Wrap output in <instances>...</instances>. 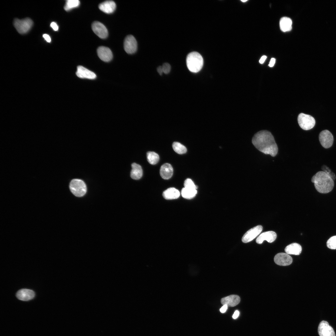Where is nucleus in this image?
Returning a JSON list of instances; mask_svg holds the SVG:
<instances>
[{
  "mask_svg": "<svg viewBox=\"0 0 336 336\" xmlns=\"http://www.w3.org/2000/svg\"><path fill=\"white\" fill-rule=\"evenodd\" d=\"M186 65L188 69L191 72H197L201 69L203 65V59L198 52H193L187 55Z\"/></svg>",
  "mask_w": 336,
  "mask_h": 336,
  "instance_id": "obj_3",
  "label": "nucleus"
},
{
  "mask_svg": "<svg viewBox=\"0 0 336 336\" xmlns=\"http://www.w3.org/2000/svg\"><path fill=\"white\" fill-rule=\"evenodd\" d=\"M275 62V59L274 58H272L270 60L268 66L270 67H273L274 66Z\"/></svg>",
  "mask_w": 336,
  "mask_h": 336,
  "instance_id": "obj_35",
  "label": "nucleus"
},
{
  "mask_svg": "<svg viewBox=\"0 0 336 336\" xmlns=\"http://www.w3.org/2000/svg\"><path fill=\"white\" fill-rule=\"evenodd\" d=\"M321 168L323 171L325 172L333 180H335L336 179L335 175L331 171L329 167L325 165H323Z\"/></svg>",
  "mask_w": 336,
  "mask_h": 336,
  "instance_id": "obj_30",
  "label": "nucleus"
},
{
  "mask_svg": "<svg viewBox=\"0 0 336 336\" xmlns=\"http://www.w3.org/2000/svg\"><path fill=\"white\" fill-rule=\"evenodd\" d=\"M228 306L226 305H223V306L220 309V311L222 313H225L227 309Z\"/></svg>",
  "mask_w": 336,
  "mask_h": 336,
  "instance_id": "obj_33",
  "label": "nucleus"
},
{
  "mask_svg": "<svg viewBox=\"0 0 336 336\" xmlns=\"http://www.w3.org/2000/svg\"><path fill=\"white\" fill-rule=\"evenodd\" d=\"M318 333L320 336H335L332 327L327 321H321L318 326Z\"/></svg>",
  "mask_w": 336,
  "mask_h": 336,
  "instance_id": "obj_10",
  "label": "nucleus"
},
{
  "mask_svg": "<svg viewBox=\"0 0 336 336\" xmlns=\"http://www.w3.org/2000/svg\"><path fill=\"white\" fill-rule=\"evenodd\" d=\"M138 44L135 37L132 35H129L125 38L124 47L125 52L128 54L135 53L137 49Z\"/></svg>",
  "mask_w": 336,
  "mask_h": 336,
  "instance_id": "obj_7",
  "label": "nucleus"
},
{
  "mask_svg": "<svg viewBox=\"0 0 336 336\" xmlns=\"http://www.w3.org/2000/svg\"><path fill=\"white\" fill-rule=\"evenodd\" d=\"M99 9L103 12L107 14L113 13L116 8L114 2L111 0L104 1L99 5Z\"/></svg>",
  "mask_w": 336,
  "mask_h": 336,
  "instance_id": "obj_17",
  "label": "nucleus"
},
{
  "mask_svg": "<svg viewBox=\"0 0 336 336\" xmlns=\"http://www.w3.org/2000/svg\"><path fill=\"white\" fill-rule=\"evenodd\" d=\"M43 36L47 42L49 43L51 42V38L49 35L47 34H44L43 35Z\"/></svg>",
  "mask_w": 336,
  "mask_h": 336,
  "instance_id": "obj_34",
  "label": "nucleus"
},
{
  "mask_svg": "<svg viewBox=\"0 0 336 336\" xmlns=\"http://www.w3.org/2000/svg\"><path fill=\"white\" fill-rule=\"evenodd\" d=\"M50 26L55 31H57L58 30V26L55 22H52L50 24Z\"/></svg>",
  "mask_w": 336,
  "mask_h": 336,
  "instance_id": "obj_32",
  "label": "nucleus"
},
{
  "mask_svg": "<svg viewBox=\"0 0 336 336\" xmlns=\"http://www.w3.org/2000/svg\"><path fill=\"white\" fill-rule=\"evenodd\" d=\"M240 297L238 295H232L221 299V303L228 306L233 307L238 305L240 301Z\"/></svg>",
  "mask_w": 336,
  "mask_h": 336,
  "instance_id": "obj_18",
  "label": "nucleus"
},
{
  "mask_svg": "<svg viewBox=\"0 0 336 336\" xmlns=\"http://www.w3.org/2000/svg\"><path fill=\"white\" fill-rule=\"evenodd\" d=\"M172 147L174 150L179 154H183L187 152L186 147L180 143L178 142H174L172 144Z\"/></svg>",
  "mask_w": 336,
  "mask_h": 336,
  "instance_id": "obj_26",
  "label": "nucleus"
},
{
  "mask_svg": "<svg viewBox=\"0 0 336 336\" xmlns=\"http://www.w3.org/2000/svg\"><path fill=\"white\" fill-rule=\"evenodd\" d=\"M263 229L262 226H255L247 231L244 235L242 241L244 243L249 242L254 239L261 232Z\"/></svg>",
  "mask_w": 336,
  "mask_h": 336,
  "instance_id": "obj_9",
  "label": "nucleus"
},
{
  "mask_svg": "<svg viewBox=\"0 0 336 336\" xmlns=\"http://www.w3.org/2000/svg\"><path fill=\"white\" fill-rule=\"evenodd\" d=\"M297 120L300 127L304 130L312 129L315 124V121L313 117L303 113L299 114Z\"/></svg>",
  "mask_w": 336,
  "mask_h": 336,
  "instance_id": "obj_6",
  "label": "nucleus"
},
{
  "mask_svg": "<svg viewBox=\"0 0 336 336\" xmlns=\"http://www.w3.org/2000/svg\"><path fill=\"white\" fill-rule=\"evenodd\" d=\"M179 191L174 188H170L164 191L162 194L163 197L166 199H175L180 196Z\"/></svg>",
  "mask_w": 336,
  "mask_h": 336,
  "instance_id": "obj_21",
  "label": "nucleus"
},
{
  "mask_svg": "<svg viewBox=\"0 0 336 336\" xmlns=\"http://www.w3.org/2000/svg\"><path fill=\"white\" fill-rule=\"evenodd\" d=\"M267 58V56L265 55L262 56L259 60V62L261 64L263 63Z\"/></svg>",
  "mask_w": 336,
  "mask_h": 336,
  "instance_id": "obj_38",
  "label": "nucleus"
},
{
  "mask_svg": "<svg viewBox=\"0 0 336 336\" xmlns=\"http://www.w3.org/2000/svg\"><path fill=\"white\" fill-rule=\"evenodd\" d=\"M319 137L320 142L324 147L328 148L331 147L333 143L334 138L329 130H325L322 131Z\"/></svg>",
  "mask_w": 336,
  "mask_h": 336,
  "instance_id": "obj_8",
  "label": "nucleus"
},
{
  "mask_svg": "<svg viewBox=\"0 0 336 336\" xmlns=\"http://www.w3.org/2000/svg\"><path fill=\"white\" fill-rule=\"evenodd\" d=\"M97 51L99 57L104 61L109 62L112 58V53L110 49L107 47L100 46L98 48Z\"/></svg>",
  "mask_w": 336,
  "mask_h": 336,
  "instance_id": "obj_13",
  "label": "nucleus"
},
{
  "mask_svg": "<svg viewBox=\"0 0 336 336\" xmlns=\"http://www.w3.org/2000/svg\"><path fill=\"white\" fill-rule=\"evenodd\" d=\"M157 71L159 74L161 75L163 72V71L162 68V66H159L157 68Z\"/></svg>",
  "mask_w": 336,
  "mask_h": 336,
  "instance_id": "obj_37",
  "label": "nucleus"
},
{
  "mask_svg": "<svg viewBox=\"0 0 336 336\" xmlns=\"http://www.w3.org/2000/svg\"><path fill=\"white\" fill-rule=\"evenodd\" d=\"M131 166L132 169L130 173L131 178L134 180L139 179L142 175V170L141 166L135 163H133Z\"/></svg>",
  "mask_w": 336,
  "mask_h": 336,
  "instance_id": "obj_22",
  "label": "nucleus"
},
{
  "mask_svg": "<svg viewBox=\"0 0 336 336\" xmlns=\"http://www.w3.org/2000/svg\"><path fill=\"white\" fill-rule=\"evenodd\" d=\"M91 28L94 32L101 39L106 38L108 35V31L105 26L101 22L95 21L92 24Z\"/></svg>",
  "mask_w": 336,
  "mask_h": 336,
  "instance_id": "obj_11",
  "label": "nucleus"
},
{
  "mask_svg": "<svg viewBox=\"0 0 336 336\" xmlns=\"http://www.w3.org/2000/svg\"><path fill=\"white\" fill-rule=\"evenodd\" d=\"M173 174V169L170 164L166 163L163 164L160 169V174L161 177L165 180L170 178Z\"/></svg>",
  "mask_w": 336,
  "mask_h": 336,
  "instance_id": "obj_19",
  "label": "nucleus"
},
{
  "mask_svg": "<svg viewBox=\"0 0 336 336\" xmlns=\"http://www.w3.org/2000/svg\"><path fill=\"white\" fill-rule=\"evenodd\" d=\"M252 142L257 149L265 154L274 156L278 153V147L274 137L268 131L258 132L253 137Z\"/></svg>",
  "mask_w": 336,
  "mask_h": 336,
  "instance_id": "obj_1",
  "label": "nucleus"
},
{
  "mask_svg": "<svg viewBox=\"0 0 336 336\" xmlns=\"http://www.w3.org/2000/svg\"><path fill=\"white\" fill-rule=\"evenodd\" d=\"M197 193L196 189H189L184 187L181 192L182 196L186 199L192 198L196 195Z\"/></svg>",
  "mask_w": 336,
  "mask_h": 336,
  "instance_id": "obj_24",
  "label": "nucleus"
},
{
  "mask_svg": "<svg viewBox=\"0 0 336 336\" xmlns=\"http://www.w3.org/2000/svg\"><path fill=\"white\" fill-rule=\"evenodd\" d=\"M147 157L148 162L152 165L156 164L159 159L158 154L153 152H148L147 153Z\"/></svg>",
  "mask_w": 336,
  "mask_h": 336,
  "instance_id": "obj_25",
  "label": "nucleus"
},
{
  "mask_svg": "<svg viewBox=\"0 0 336 336\" xmlns=\"http://www.w3.org/2000/svg\"><path fill=\"white\" fill-rule=\"evenodd\" d=\"M69 188L72 193L78 197L83 196L87 191L86 186L85 182L78 179L72 180L70 183Z\"/></svg>",
  "mask_w": 336,
  "mask_h": 336,
  "instance_id": "obj_4",
  "label": "nucleus"
},
{
  "mask_svg": "<svg viewBox=\"0 0 336 336\" xmlns=\"http://www.w3.org/2000/svg\"><path fill=\"white\" fill-rule=\"evenodd\" d=\"M277 234L274 231H270L261 233L256 239V242L258 244H262L264 240L269 243L273 242L276 239Z\"/></svg>",
  "mask_w": 336,
  "mask_h": 336,
  "instance_id": "obj_15",
  "label": "nucleus"
},
{
  "mask_svg": "<svg viewBox=\"0 0 336 336\" xmlns=\"http://www.w3.org/2000/svg\"><path fill=\"white\" fill-rule=\"evenodd\" d=\"M16 296L19 300L25 301H28L34 297L35 293L31 290L22 289L17 292Z\"/></svg>",
  "mask_w": 336,
  "mask_h": 336,
  "instance_id": "obj_16",
  "label": "nucleus"
},
{
  "mask_svg": "<svg viewBox=\"0 0 336 336\" xmlns=\"http://www.w3.org/2000/svg\"><path fill=\"white\" fill-rule=\"evenodd\" d=\"M239 312L237 310H236L234 312V314L232 315V318L234 319H236L239 316Z\"/></svg>",
  "mask_w": 336,
  "mask_h": 336,
  "instance_id": "obj_36",
  "label": "nucleus"
},
{
  "mask_svg": "<svg viewBox=\"0 0 336 336\" xmlns=\"http://www.w3.org/2000/svg\"><path fill=\"white\" fill-rule=\"evenodd\" d=\"M241 1H242V2H246L247 1V0H241Z\"/></svg>",
  "mask_w": 336,
  "mask_h": 336,
  "instance_id": "obj_39",
  "label": "nucleus"
},
{
  "mask_svg": "<svg viewBox=\"0 0 336 336\" xmlns=\"http://www.w3.org/2000/svg\"><path fill=\"white\" fill-rule=\"evenodd\" d=\"M184 187L194 189H196L197 187L195 185L193 181L190 179H187L184 183Z\"/></svg>",
  "mask_w": 336,
  "mask_h": 336,
  "instance_id": "obj_29",
  "label": "nucleus"
},
{
  "mask_svg": "<svg viewBox=\"0 0 336 336\" xmlns=\"http://www.w3.org/2000/svg\"><path fill=\"white\" fill-rule=\"evenodd\" d=\"M76 74L78 77L82 78L93 79L96 77L94 72L82 66H77Z\"/></svg>",
  "mask_w": 336,
  "mask_h": 336,
  "instance_id": "obj_14",
  "label": "nucleus"
},
{
  "mask_svg": "<svg viewBox=\"0 0 336 336\" xmlns=\"http://www.w3.org/2000/svg\"><path fill=\"white\" fill-rule=\"evenodd\" d=\"M13 25L19 33L24 34L30 30L33 26V22L28 18L21 20L16 18L14 21Z\"/></svg>",
  "mask_w": 336,
  "mask_h": 336,
  "instance_id": "obj_5",
  "label": "nucleus"
},
{
  "mask_svg": "<svg viewBox=\"0 0 336 336\" xmlns=\"http://www.w3.org/2000/svg\"><path fill=\"white\" fill-rule=\"evenodd\" d=\"M292 21L289 17H284L280 21V30L283 32H285L291 30L292 29Z\"/></svg>",
  "mask_w": 336,
  "mask_h": 336,
  "instance_id": "obj_23",
  "label": "nucleus"
},
{
  "mask_svg": "<svg viewBox=\"0 0 336 336\" xmlns=\"http://www.w3.org/2000/svg\"><path fill=\"white\" fill-rule=\"evenodd\" d=\"M275 263L280 266H287L292 264V259L291 257L287 253H280L277 254L274 257Z\"/></svg>",
  "mask_w": 336,
  "mask_h": 336,
  "instance_id": "obj_12",
  "label": "nucleus"
},
{
  "mask_svg": "<svg viewBox=\"0 0 336 336\" xmlns=\"http://www.w3.org/2000/svg\"><path fill=\"white\" fill-rule=\"evenodd\" d=\"M311 181L314 184L316 190L323 194L330 192L334 185V180L324 171L317 172L312 178Z\"/></svg>",
  "mask_w": 336,
  "mask_h": 336,
  "instance_id": "obj_2",
  "label": "nucleus"
},
{
  "mask_svg": "<svg viewBox=\"0 0 336 336\" xmlns=\"http://www.w3.org/2000/svg\"><path fill=\"white\" fill-rule=\"evenodd\" d=\"M80 4V1L78 0H67L64 7V9L67 11H69L73 8L78 7Z\"/></svg>",
  "mask_w": 336,
  "mask_h": 336,
  "instance_id": "obj_27",
  "label": "nucleus"
},
{
  "mask_svg": "<svg viewBox=\"0 0 336 336\" xmlns=\"http://www.w3.org/2000/svg\"><path fill=\"white\" fill-rule=\"evenodd\" d=\"M327 247L331 249H336V236L330 237L326 243Z\"/></svg>",
  "mask_w": 336,
  "mask_h": 336,
  "instance_id": "obj_28",
  "label": "nucleus"
},
{
  "mask_svg": "<svg viewBox=\"0 0 336 336\" xmlns=\"http://www.w3.org/2000/svg\"><path fill=\"white\" fill-rule=\"evenodd\" d=\"M163 72L166 74L170 72L171 70V66L168 63H165L162 66Z\"/></svg>",
  "mask_w": 336,
  "mask_h": 336,
  "instance_id": "obj_31",
  "label": "nucleus"
},
{
  "mask_svg": "<svg viewBox=\"0 0 336 336\" xmlns=\"http://www.w3.org/2000/svg\"><path fill=\"white\" fill-rule=\"evenodd\" d=\"M286 253L288 254L299 255L301 253V245L297 243H293L287 246L285 249Z\"/></svg>",
  "mask_w": 336,
  "mask_h": 336,
  "instance_id": "obj_20",
  "label": "nucleus"
}]
</instances>
